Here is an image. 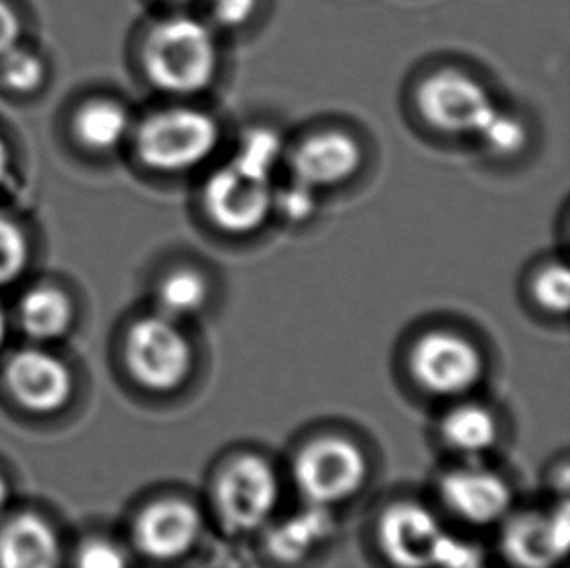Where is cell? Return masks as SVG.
<instances>
[{"label":"cell","instance_id":"obj_1","mask_svg":"<svg viewBox=\"0 0 570 568\" xmlns=\"http://www.w3.org/2000/svg\"><path fill=\"white\" fill-rule=\"evenodd\" d=\"M218 49L205 23L174 16L156 23L145 46V69L164 92L195 94L215 80Z\"/></svg>","mask_w":570,"mask_h":568},{"label":"cell","instance_id":"obj_2","mask_svg":"<svg viewBox=\"0 0 570 568\" xmlns=\"http://www.w3.org/2000/svg\"><path fill=\"white\" fill-rule=\"evenodd\" d=\"M218 125L207 111L170 108L156 111L140 124L137 153L156 172H186L200 166L215 153Z\"/></svg>","mask_w":570,"mask_h":568},{"label":"cell","instance_id":"obj_3","mask_svg":"<svg viewBox=\"0 0 570 568\" xmlns=\"http://www.w3.org/2000/svg\"><path fill=\"white\" fill-rule=\"evenodd\" d=\"M293 476L306 502L333 508L363 489L368 461L353 440L330 434L302 448L294 458Z\"/></svg>","mask_w":570,"mask_h":568},{"label":"cell","instance_id":"obj_4","mask_svg":"<svg viewBox=\"0 0 570 568\" xmlns=\"http://www.w3.org/2000/svg\"><path fill=\"white\" fill-rule=\"evenodd\" d=\"M278 497L281 484L275 469L254 453L238 456L216 477V510L230 533L242 536L269 526Z\"/></svg>","mask_w":570,"mask_h":568},{"label":"cell","instance_id":"obj_5","mask_svg":"<svg viewBox=\"0 0 570 568\" xmlns=\"http://www.w3.org/2000/svg\"><path fill=\"white\" fill-rule=\"evenodd\" d=\"M125 351L132 376L153 392H171L191 374V343L168 315H147L135 323Z\"/></svg>","mask_w":570,"mask_h":568},{"label":"cell","instance_id":"obj_6","mask_svg":"<svg viewBox=\"0 0 570 568\" xmlns=\"http://www.w3.org/2000/svg\"><path fill=\"white\" fill-rule=\"evenodd\" d=\"M411 370L424 392L439 398H462L481 382L485 361L470 339L439 330L416 341Z\"/></svg>","mask_w":570,"mask_h":568},{"label":"cell","instance_id":"obj_7","mask_svg":"<svg viewBox=\"0 0 570 568\" xmlns=\"http://www.w3.org/2000/svg\"><path fill=\"white\" fill-rule=\"evenodd\" d=\"M416 101L432 127L452 135H478L497 108L485 86L460 70H440L423 80Z\"/></svg>","mask_w":570,"mask_h":568},{"label":"cell","instance_id":"obj_8","mask_svg":"<svg viewBox=\"0 0 570 568\" xmlns=\"http://www.w3.org/2000/svg\"><path fill=\"white\" fill-rule=\"evenodd\" d=\"M275 197L273 179L249 174L236 164H226L208 177L205 207L213 223L230 234H249L269 218Z\"/></svg>","mask_w":570,"mask_h":568},{"label":"cell","instance_id":"obj_9","mask_svg":"<svg viewBox=\"0 0 570 568\" xmlns=\"http://www.w3.org/2000/svg\"><path fill=\"white\" fill-rule=\"evenodd\" d=\"M501 551L517 568H556L564 561L570 546L569 502L563 500L548 512L507 516Z\"/></svg>","mask_w":570,"mask_h":568},{"label":"cell","instance_id":"obj_10","mask_svg":"<svg viewBox=\"0 0 570 568\" xmlns=\"http://www.w3.org/2000/svg\"><path fill=\"white\" fill-rule=\"evenodd\" d=\"M444 536L434 512L409 500L387 508L379 526L380 546L395 568H434Z\"/></svg>","mask_w":570,"mask_h":568},{"label":"cell","instance_id":"obj_11","mask_svg":"<svg viewBox=\"0 0 570 568\" xmlns=\"http://www.w3.org/2000/svg\"><path fill=\"white\" fill-rule=\"evenodd\" d=\"M199 508L184 499L156 500L135 523V543L140 554L158 562L178 561L191 554L203 536Z\"/></svg>","mask_w":570,"mask_h":568},{"label":"cell","instance_id":"obj_12","mask_svg":"<svg viewBox=\"0 0 570 568\" xmlns=\"http://www.w3.org/2000/svg\"><path fill=\"white\" fill-rule=\"evenodd\" d=\"M440 494L458 518L473 526L502 522L512 507L510 484L481 466H465L446 473L440 481Z\"/></svg>","mask_w":570,"mask_h":568},{"label":"cell","instance_id":"obj_13","mask_svg":"<svg viewBox=\"0 0 570 568\" xmlns=\"http://www.w3.org/2000/svg\"><path fill=\"white\" fill-rule=\"evenodd\" d=\"M363 164V148L347 133L325 131L304 140L293 153V177L314 189L343 184Z\"/></svg>","mask_w":570,"mask_h":568},{"label":"cell","instance_id":"obj_14","mask_svg":"<svg viewBox=\"0 0 570 568\" xmlns=\"http://www.w3.org/2000/svg\"><path fill=\"white\" fill-rule=\"evenodd\" d=\"M7 380L23 408L49 413L61 408L70 395V374L61 361L41 351L16 354L7 369Z\"/></svg>","mask_w":570,"mask_h":568},{"label":"cell","instance_id":"obj_15","mask_svg":"<svg viewBox=\"0 0 570 568\" xmlns=\"http://www.w3.org/2000/svg\"><path fill=\"white\" fill-rule=\"evenodd\" d=\"M337 520L333 508L309 505L271 526L265 547L275 561L298 565L320 551L335 536Z\"/></svg>","mask_w":570,"mask_h":568},{"label":"cell","instance_id":"obj_16","mask_svg":"<svg viewBox=\"0 0 570 568\" xmlns=\"http://www.w3.org/2000/svg\"><path fill=\"white\" fill-rule=\"evenodd\" d=\"M57 567L59 543L38 516H18L0 531V568Z\"/></svg>","mask_w":570,"mask_h":568},{"label":"cell","instance_id":"obj_17","mask_svg":"<svg viewBox=\"0 0 570 568\" xmlns=\"http://www.w3.org/2000/svg\"><path fill=\"white\" fill-rule=\"evenodd\" d=\"M440 437L450 450L475 460L493 450L499 440V423L483 405L462 403L444 415L440 423Z\"/></svg>","mask_w":570,"mask_h":568},{"label":"cell","instance_id":"obj_18","mask_svg":"<svg viewBox=\"0 0 570 568\" xmlns=\"http://www.w3.org/2000/svg\"><path fill=\"white\" fill-rule=\"evenodd\" d=\"M20 320L28 335L39 341L61 337L72 322V304L67 294L41 286L26 294L20 304Z\"/></svg>","mask_w":570,"mask_h":568},{"label":"cell","instance_id":"obj_19","mask_svg":"<svg viewBox=\"0 0 570 568\" xmlns=\"http://www.w3.org/2000/svg\"><path fill=\"white\" fill-rule=\"evenodd\" d=\"M131 129L129 116L114 101H90L75 119V131L92 150H114Z\"/></svg>","mask_w":570,"mask_h":568},{"label":"cell","instance_id":"obj_20","mask_svg":"<svg viewBox=\"0 0 570 568\" xmlns=\"http://www.w3.org/2000/svg\"><path fill=\"white\" fill-rule=\"evenodd\" d=\"M208 302V284L197 271L179 270L164 278L158 288L160 314L186 320L200 314Z\"/></svg>","mask_w":570,"mask_h":568},{"label":"cell","instance_id":"obj_21","mask_svg":"<svg viewBox=\"0 0 570 568\" xmlns=\"http://www.w3.org/2000/svg\"><path fill=\"white\" fill-rule=\"evenodd\" d=\"M283 156V140L269 129H255L242 140L232 164L249 174L273 179L275 168Z\"/></svg>","mask_w":570,"mask_h":568},{"label":"cell","instance_id":"obj_22","mask_svg":"<svg viewBox=\"0 0 570 568\" xmlns=\"http://www.w3.org/2000/svg\"><path fill=\"white\" fill-rule=\"evenodd\" d=\"M43 78L46 65L36 55L14 47L4 57H0V80L12 92H33L43 85Z\"/></svg>","mask_w":570,"mask_h":568},{"label":"cell","instance_id":"obj_23","mask_svg":"<svg viewBox=\"0 0 570 568\" xmlns=\"http://www.w3.org/2000/svg\"><path fill=\"white\" fill-rule=\"evenodd\" d=\"M478 137L494 154L510 156V154L520 153L524 148L528 131H525V125L518 117L494 108L493 114L487 117L485 125L481 127Z\"/></svg>","mask_w":570,"mask_h":568},{"label":"cell","instance_id":"obj_24","mask_svg":"<svg viewBox=\"0 0 570 568\" xmlns=\"http://www.w3.org/2000/svg\"><path fill=\"white\" fill-rule=\"evenodd\" d=\"M30 259L26 234L8 216L0 215V286L14 283Z\"/></svg>","mask_w":570,"mask_h":568},{"label":"cell","instance_id":"obj_25","mask_svg":"<svg viewBox=\"0 0 570 568\" xmlns=\"http://www.w3.org/2000/svg\"><path fill=\"white\" fill-rule=\"evenodd\" d=\"M533 294L541 306L564 314L570 304V275L564 265H548L533 281Z\"/></svg>","mask_w":570,"mask_h":568},{"label":"cell","instance_id":"obj_26","mask_svg":"<svg viewBox=\"0 0 570 568\" xmlns=\"http://www.w3.org/2000/svg\"><path fill=\"white\" fill-rule=\"evenodd\" d=\"M316 192L314 187L302 184L293 177V184L275 189L273 208H277L278 213L291 223H304L316 210Z\"/></svg>","mask_w":570,"mask_h":568},{"label":"cell","instance_id":"obj_27","mask_svg":"<svg viewBox=\"0 0 570 568\" xmlns=\"http://www.w3.org/2000/svg\"><path fill=\"white\" fill-rule=\"evenodd\" d=\"M434 568H485V551L478 541L458 538L446 531Z\"/></svg>","mask_w":570,"mask_h":568},{"label":"cell","instance_id":"obj_28","mask_svg":"<svg viewBox=\"0 0 570 568\" xmlns=\"http://www.w3.org/2000/svg\"><path fill=\"white\" fill-rule=\"evenodd\" d=\"M77 568H127V557L109 541H92L80 549Z\"/></svg>","mask_w":570,"mask_h":568},{"label":"cell","instance_id":"obj_29","mask_svg":"<svg viewBox=\"0 0 570 568\" xmlns=\"http://www.w3.org/2000/svg\"><path fill=\"white\" fill-rule=\"evenodd\" d=\"M259 0H213V16L224 28H239L254 18Z\"/></svg>","mask_w":570,"mask_h":568},{"label":"cell","instance_id":"obj_30","mask_svg":"<svg viewBox=\"0 0 570 568\" xmlns=\"http://www.w3.org/2000/svg\"><path fill=\"white\" fill-rule=\"evenodd\" d=\"M20 33H22V23L14 8L4 0H0V57H4L8 51L18 47Z\"/></svg>","mask_w":570,"mask_h":568},{"label":"cell","instance_id":"obj_31","mask_svg":"<svg viewBox=\"0 0 570 568\" xmlns=\"http://www.w3.org/2000/svg\"><path fill=\"white\" fill-rule=\"evenodd\" d=\"M8 172H10V150L4 139L0 137V185L7 182Z\"/></svg>","mask_w":570,"mask_h":568},{"label":"cell","instance_id":"obj_32","mask_svg":"<svg viewBox=\"0 0 570 568\" xmlns=\"http://www.w3.org/2000/svg\"><path fill=\"white\" fill-rule=\"evenodd\" d=\"M4 337H7V317H4V312L0 310V346L4 343Z\"/></svg>","mask_w":570,"mask_h":568},{"label":"cell","instance_id":"obj_33","mask_svg":"<svg viewBox=\"0 0 570 568\" xmlns=\"http://www.w3.org/2000/svg\"><path fill=\"white\" fill-rule=\"evenodd\" d=\"M7 484H4V481L0 479V510L4 508V505H7Z\"/></svg>","mask_w":570,"mask_h":568},{"label":"cell","instance_id":"obj_34","mask_svg":"<svg viewBox=\"0 0 570 568\" xmlns=\"http://www.w3.org/2000/svg\"><path fill=\"white\" fill-rule=\"evenodd\" d=\"M174 2H191V0H174Z\"/></svg>","mask_w":570,"mask_h":568}]
</instances>
